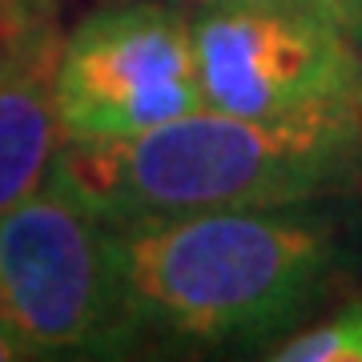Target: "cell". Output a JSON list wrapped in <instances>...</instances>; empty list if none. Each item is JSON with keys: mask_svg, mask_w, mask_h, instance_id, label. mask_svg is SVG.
<instances>
[{"mask_svg": "<svg viewBox=\"0 0 362 362\" xmlns=\"http://www.w3.org/2000/svg\"><path fill=\"white\" fill-rule=\"evenodd\" d=\"M125 282L149 326L189 342L286 338L362 262V206L338 197L206 209L117 226Z\"/></svg>", "mask_w": 362, "mask_h": 362, "instance_id": "1", "label": "cell"}, {"mask_svg": "<svg viewBox=\"0 0 362 362\" xmlns=\"http://www.w3.org/2000/svg\"><path fill=\"white\" fill-rule=\"evenodd\" d=\"M65 181L113 226L362 194V113L250 121L197 109L117 141H65Z\"/></svg>", "mask_w": 362, "mask_h": 362, "instance_id": "2", "label": "cell"}, {"mask_svg": "<svg viewBox=\"0 0 362 362\" xmlns=\"http://www.w3.org/2000/svg\"><path fill=\"white\" fill-rule=\"evenodd\" d=\"M0 318L25 358L121 354L141 334L117 226L52 161L37 194L0 214Z\"/></svg>", "mask_w": 362, "mask_h": 362, "instance_id": "3", "label": "cell"}, {"mask_svg": "<svg viewBox=\"0 0 362 362\" xmlns=\"http://www.w3.org/2000/svg\"><path fill=\"white\" fill-rule=\"evenodd\" d=\"M194 45L206 109L250 121L362 113V40L326 0H202Z\"/></svg>", "mask_w": 362, "mask_h": 362, "instance_id": "4", "label": "cell"}, {"mask_svg": "<svg viewBox=\"0 0 362 362\" xmlns=\"http://www.w3.org/2000/svg\"><path fill=\"white\" fill-rule=\"evenodd\" d=\"M206 109L194 21L161 0L97 8L57 61V113L65 141H117Z\"/></svg>", "mask_w": 362, "mask_h": 362, "instance_id": "5", "label": "cell"}, {"mask_svg": "<svg viewBox=\"0 0 362 362\" xmlns=\"http://www.w3.org/2000/svg\"><path fill=\"white\" fill-rule=\"evenodd\" d=\"M57 28L0 52V214L37 194L65 145L57 113Z\"/></svg>", "mask_w": 362, "mask_h": 362, "instance_id": "6", "label": "cell"}, {"mask_svg": "<svg viewBox=\"0 0 362 362\" xmlns=\"http://www.w3.org/2000/svg\"><path fill=\"white\" fill-rule=\"evenodd\" d=\"M262 354L278 362H362V294L342 302L322 322L290 330Z\"/></svg>", "mask_w": 362, "mask_h": 362, "instance_id": "7", "label": "cell"}, {"mask_svg": "<svg viewBox=\"0 0 362 362\" xmlns=\"http://www.w3.org/2000/svg\"><path fill=\"white\" fill-rule=\"evenodd\" d=\"M52 16H57V0H0V52L45 28H57Z\"/></svg>", "mask_w": 362, "mask_h": 362, "instance_id": "8", "label": "cell"}, {"mask_svg": "<svg viewBox=\"0 0 362 362\" xmlns=\"http://www.w3.org/2000/svg\"><path fill=\"white\" fill-rule=\"evenodd\" d=\"M13 358H25V350H21V342H16L13 330L0 318V362H13Z\"/></svg>", "mask_w": 362, "mask_h": 362, "instance_id": "9", "label": "cell"}, {"mask_svg": "<svg viewBox=\"0 0 362 362\" xmlns=\"http://www.w3.org/2000/svg\"><path fill=\"white\" fill-rule=\"evenodd\" d=\"M350 28H354V37L362 40V0H354V4H350Z\"/></svg>", "mask_w": 362, "mask_h": 362, "instance_id": "10", "label": "cell"}, {"mask_svg": "<svg viewBox=\"0 0 362 362\" xmlns=\"http://www.w3.org/2000/svg\"><path fill=\"white\" fill-rule=\"evenodd\" d=\"M194 4H202V0H194ZM326 4H334V8H342V13H346V21H350V4H354V0H326Z\"/></svg>", "mask_w": 362, "mask_h": 362, "instance_id": "11", "label": "cell"}]
</instances>
